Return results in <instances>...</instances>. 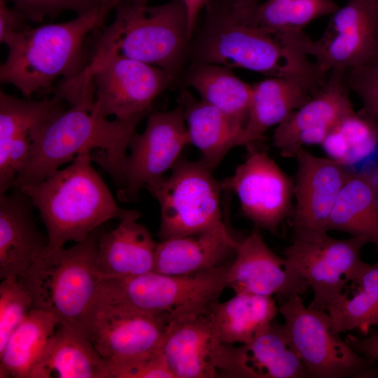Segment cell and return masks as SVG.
I'll return each instance as SVG.
<instances>
[{"label":"cell","mask_w":378,"mask_h":378,"mask_svg":"<svg viewBox=\"0 0 378 378\" xmlns=\"http://www.w3.org/2000/svg\"><path fill=\"white\" fill-rule=\"evenodd\" d=\"M257 1L211 0L203 29L192 48L195 62L242 68L269 77L321 80L304 32L277 33L260 25Z\"/></svg>","instance_id":"6da1fadb"},{"label":"cell","mask_w":378,"mask_h":378,"mask_svg":"<svg viewBox=\"0 0 378 378\" xmlns=\"http://www.w3.org/2000/svg\"><path fill=\"white\" fill-rule=\"evenodd\" d=\"M148 114L108 120L94 108L93 84L86 83L70 108L50 119L36 133L29 155L17 175L13 190L43 181L78 154L94 148L99 150L92 160L120 188L129 143L137 125Z\"/></svg>","instance_id":"7a4b0ae2"},{"label":"cell","mask_w":378,"mask_h":378,"mask_svg":"<svg viewBox=\"0 0 378 378\" xmlns=\"http://www.w3.org/2000/svg\"><path fill=\"white\" fill-rule=\"evenodd\" d=\"M91 160L90 152L81 153L68 167L17 190L39 212L48 233L46 251L60 249L69 241L80 242L111 219L141 216L119 206Z\"/></svg>","instance_id":"3957f363"},{"label":"cell","mask_w":378,"mask_h":378,"mask_svg":"<svg viewBox=\"0 0 378 378\" xmlns=\"http://www.w3.org/2000/svg\"><path fill=\"white\" fill-rule=\"evenodd\" d=\"M111 10L99 6L68 22L10 34L3 42L8 56L0 66L1 82L13 85L30 98L36 91H49L59 76H75L86 66L85 38L104 26Z\"/></svg>","instance_id":"277c9868"},{"label":"cell","mask_w":378,"mask_h":378,"mask_svg":"<svg viewBox=\"0 0 378 378\" xmlns=\"http://www.w3.org/2000/svg\"><path fill=\"white\" fill-rule=\"evenodd\" d=\"M98 229L73 246L45 251L18 276L33 308L54 314L59 323L89 337L103 275L97 264Z\"/></svg>","instance_id":"5b68a950"},{"label":"cell","mask_w":378,"mask_h":378,"mask_svg":"<svg viewBox=\"0 0 378 378\" xmlns=\"http://www.w3.org/2000/svg\"><path fill=\"white\" fill-rule=\"evenodd\" d=\"M115 10L113 21L97 29L90 62L121 55L159 67L174 76L191 37L183 2L172 0L148 6L125 1Z\"/></svg>","instance_id":"8992f818"},{"label":"cell","mask_w":378,"mask_h":378,"mask_svg":"<svg viewBox=\"0 0 378 378\" xmlns=\"http://www.w3.org/2000/svg\"><path fill=\"white\" fill-rule=\"evenodd\" d=\"M230 263L188 275L153 271L125 277L103 276L99 300L173 323L209 312L227 288Z\"/></svg>","instance_id":"52a82bcc"},{"label":"cell","mask_w":378,"mask_h":378,"mask_svg":"<svg viewBox=\"0 0 378 378\" xmlns=\"http://www.w3.org/2000/svg\"><path fill=\"white\" fill-rule=\"evenodd\" d=\"M200 160L179 158L172 173L146 188L160 209V241L200 233L223 225L221 181Z\"/></svg>","instance_id":"ba28073f"},{"label":"cell","mask_w":378,"mask_h":378,"mask_svg":"<svg viewBox=\"0 0 378 378\" xmlns=\"http://www.w3.org/2000/svg\"><path fill=\"white\" fill-rule=\"evenodd\" d=\"M292 345L313 378H376V362L340 337L324 311L306 307L298 293L279 301Z\"/></svg>","instance_id":"9c48e42d"},{"label":"cell","mask_w":378,"mask_h":378,"mask_svg":"<svg viewBox=\"0 0 378 378\" xmlns=\"http://www.w3.org/2000/svg\"><path fill=\"white\" fill-rule=\"evenodd\" d=\"M82 71L91 76L96 111L119 120L149 113L153 101L174 77L159 67L117 55L90 62Z\"/></svg>","instance_id":"30bf717a"},{"label":"cell","mask_w":378,"mask_h":378,"mask_svg":"<svg viewBox=\"0 0 378 378\" xmlns=\"http://www.w3.org/2000/svg\"><path fill=\"white\" fill-rule=\"evenodd\" d=\"M367 242L358 237L335 239L329 235L312 241H292L283 254L309 284L314 298L309 307L327 312L343 295L369 263L361 258Z\"/></svg>","instance_id":"8fae6325"},{"label":"cell","mask_w":378,"mask_h":378,"mask_svg":"<svg viewBox=\"0 0 378 378\" xmlns=\"http://www.w3.org/2000/svg\"><path fill=\"white\" fill-rule=\"evenodd\" d=\"M190 144L183 110L179 105L148 116L142 134L132 135L122 168V185L117 197L122 202L138 200L143 188L160 180L172 169L187 145Z\"/></svg>","instance_id":"7c38bea8"},{"label":"cell","mask_w":378,"mask_h":378,"mask_svg":"<svg viewBox=\"0 0 378 378\" xmlns=\"http://www.w3.org/2000/svg\"><path fill=\"white\" fill-rule=\"evenodd\" d=\"M255 145L246 146L245 161L221 184L236 194L242 213L257 228L276 233L291 211L294 181Z\"/></svg>","instance_id":"4fadbf2b"},{"label":"cell","mask_w":378,"mask_h":378,"mask_svg":"<svg viewBox=\"0 0 378 378\" xmlns=\"http://www.w3.org/2000/svg\"><path fill=\"white\" fill-rule=\"evenodd\" d=\"M295 206L292 224L293 240L318 241L328 234V222L337 197L354 171L330 158L316 156L304 148L295 157Z\"/></svg>","instance_id":"5bb4252c"},{"label":"cell","mask_w":378,"mask_h":378,"mask_svg":"<svg viewBox=\"0 0 378 378\" xmlns=\"http://www.w3.org/2000/svg\"><path fill=\"white\" fill-rule=\"evenodd\" d=\"M172 323L99 301L89 337L109 370L161 351Z\"/></svg>","instance_id":"9a60e30c"},{"label":"cell","mask_w":378,"mask_h":378,"mask_svg":"<svg viewBox=\"0 0 378 378\" xmlns=\"http://www.w3.org/2000/svg\"><path fill=\"white\" fill-rule=\"evenodd\" d=\"M161 351L174 378L237 377L235 346L220 340L209 312L171 324Z\"/></svg>","instance_id":"2e32d148"},{"label":"cell","mask_w":378,"mask_h":378,"mask_svg":"<svg viewBox=\"0 0 378 378\" xmlns=\"http://www.w3.org/2000/svg\"><path fill=\"white\" fill-rule=\"evenodd\" d=\"M311 55L320 71L349 70L370 63L378 44V2L349 0L330 15Z\"/></svg>","instance_id":"e0dca14e"},{"label":"cell","mask_w":378,"mask_h":378,"mask_svg":"<svg viewBox=\"0 0 378 378\" xmlns=\"http://www.w3.org/2000/svg\"><path fill=\"white\" fill-rule=\"evenodd\" d=\"M346 70L335 69L321 90L276 126L273 144L281 156L294 158L307 145H321L331 130L353 113Z\"/></svg>","instance_id":"ac0fdd59"},{"label":"cell","mask_w":378,"mask_h":378,"mask_svg":"<svg viewBox=\"0 0 378 378\" xmlns=\"http://www.w3.org/2000/svg\"><path fill=\"white\" fill-rule=\"evenodd\" d=\"M234 256L227 280V288L234 293L275 295L280 301L309 288L288 260L267 246L258 228L239 241Z\"/></svg>","instance_id":"d6986e66"},{"label":"cell","mask_w":378,"mask_h":378,"mask_svg":"<svg viewBox=\"0 0 378 378\" xmlns=\"http://www.w3.org/2000/svg\"><path fill=\"white\" fill-rule=\"evenodd\" d=\"M326 81L306 78L269 77L251 85L249 114L241 146L246 147L261 141L268 129L283 122L314 96Z\"/></svg>","instance_id":"ffe728a7"},{"label":"cell","mask_w":378,"mask_h":378,"mask_svg":"<svg viewBox=\"0 0 378 378\" xmlns=\"http://www.w3.org/2000/svg\"><path fill=\"white\" fill-rule=\"evenodd\" d=\"M0 194V278L20 276L46 250L31 200L20 190Z\"/></svg>","instance_id":"44dd1931"},{"label":"cell","mask_w":378,"mask_h":378,"mask_svg":"<svg viewBox=\"0 0 378 378\" xmlns=\"http://www.w3.org/2000/svg\"><path fill=\"white\" fill-rule=\"evenodd\" d=\"M239 241L225 224L209 230L158 243L154 272L188 275L220 266L235 253Z\"/></svg>","instance_id":"7402d4cb"},{"label":"cell","mask_w":378,"mask_h":378,"mask_svg":"<svg viewBox=\"0 0 378 378\" xmlns=\"http://www.w3.org/2000/svg\"><path fill=\"white\" fill-rule=\"evenodd\" d=\"M127 216L108 232L99 233L97 264L105 277H125L154 271L158 243L148 228Z\"/></svg>","instance_id":"603a6c76"},{"label":"cell","mask_w":378,"mask_h":378,"mask_svg":"<svg viewBox=\"0 0 378 378\" xmlns=\"http://www.w3.org/2000/svg\"><path fill=\"white\" fill-rule=\"evenodd\" d=\"M111 378L88 336L59 323L29 378Z\"/></svg>","instance_id":"cb8c5ba5"},{"label":"cell","mask_w":378,"mask_h":378,"mask_svg":"<svg viewBox=\"0 0 378 378\" xmlns=\"http://www.w3.org/2000/svg\"><path fill=\"white\" fill-rule=\"evenodd\" d=\"M239 378H304L308 372L284 325L272 323L251 342L235 346Z\"/></svg>","instance_id":"d4e9b609"},{"label":"cell","mask_w":378,"mask_h":378,"mask_svg":"<svg viewBox=\"0 0 378 378\" xmlns=\"http://www.w3.org/2000/svg\"><path fill=\"white\" fill-rule=\"evenodd\" d=\"M190 144L202 153V161L213 171L234 147L241 146L244 128L202 99L182 92L178 99Z\"/></svg>","instance_id":"484cf974"},{"label":"cell","mask_w":378,"mask_h":378,"mask_svg":"<svg viewBox=\"0 0 378 378\" xmlns=\"http://www.w3.org/2000/svg\"><path fill=\"white\" fill-rule=\"evenodd\" d=\"M327 230L360 237L374 244L378 251L377 172H352L337 197Z\"/></svg>","instance_id":"4316f807"},{"label":"cell","mask_w":378,"mask_h":378,"mask_svg":"<svg viewBox=\"0 0 378 378\" xmlns=\"http://www.w3.org/2000/svg\"><path fill=\"white\" fill-rule=\"evenodd\" d=\"M279 312L274 298L235 293L228 300L214 302L209 310L220 340L227 344H247L265 332Z\"/></svg>","instance_id":"83f0119b"},{"label":"cell","mask_w":378,"mask_h":378,"mask_svg":"<svg viewBox=\"0 0 378 378\" xmlns=\"http://www.w3.org/2000/svg\"><path fill=\"white\" fill-rule=\"evenodd\" d=\"M59 323L54 314L33 308L0 350V378H29Z\"/></svg>","instance_id":"f1b7e54d"},{"label":"cell","mask_w":378,"mask_h":378,"mask_svg":"<svg viewBox=\"0 0 378 378\" xmlns=\"http://www.w3.org/2000/svg\"><path fill=\"white\" fill-rule=\"evenodd\" d=\"M231 69L218 64L195 62L188 71L186 81L201 99L244 128L249 114L252 88Z\"/></svg>","instance_id":"f546056e"},{"label":"cell","mask_w":378,"mask_h":378,"mask_svg":"<svg viewBox=\"0 0 378 378\" xmlns=\"http://www.w3.org/2000/svg\"><path fill=\"white\" fill-rule=\"evenodd\" d=\"M351 283L358 286L356 292L352 296L344 293L327 312L340 333L358 330L365 335L378 326V259Z\"/></svg>","instance_id":"4dcf8cb0"},{"label":"cell","mask_w":378,"mask_h":378,"mask_svg":"<svg viewBox=\"0 0 378 378\" xmlns=\"http://www.w3.org/2000/svg\"><path fill=\"white\" fill-rule=\"evenodd\" d=\"M64 100L52 98L20 99L0 91V155L16 137L34 134L48 121L65 110Z\"/></svg>","instance_id":"1f68e13d"},{"label":"cell","mask_w":378,"mask_h":378,"mask_svg":"<svg viewBox=\"0 0 378 378\" xmlns=\"http://www.w3.org/2000/svg\"><path fill=\"white\" fill-rule=\"evenodd\" d=\"M378 144V122L363 110L343 118L321 146L328 158L347 166L369 156Z\"/></svg>","instance_id":"d6a6232c"},{"label":"cell","mask_w":378,"mask_h":378,"mask_svg":"<svg viewBox=\"0 0 378 378\" xmlns=\"http://www.w3.org/2000/svg\"><path fill=\"white\" fill-rule=\"evenodd\" d=\"M339 8L333 0H265L253 10L255 20L277 33L303 31L314 20Z\"/></svg>","instance_id":"836d02e7"},{"label":"cell","mask_w":378,"mask_h":378,"mask_svg":"<svg viewBox=\"0 0 378 378\" xmlns=\"http://www.w3.org/2000/svg\"><path fill=\"white\" fill-rule=\"evenodd\" d=\"M0 284V350L13 330L33 309V299L18 276H8Z\"/></svg>","instance_id":"e575fe53"},{"label":"cell","mask_w":378,"mask_h":378,"mask_svg":"<svg viewBox=\"0 0 378 378\" xmlns=\"http://www.w3.org/2000/svg\"><path fill=\"white\" fill-rule=\"evenodd\" d=\"M25 18L41 22L46 17H53L63 10H72L78 15L102 6L99 0H8Z\"/></svg>","instance_id":"d590c367"},{"label":"cell","mask_w":378,"mask_h":378,"mask_svg":"<svg viewBox=\"0 0 378 378\" xmlns=\"http://www.w3.org/2000/svg\"><path fill=\"white\" fill-rule=\"evenodd\" d=\"M345 83L361 100L363 110L378 122V65L369 63L346 71Z\"/></svg>","instance_id":"8d00e7d4"},{"label":"cell","mask_w":378,"mask_h":378,"mask_svg":"<svg viewBox=\"0 0 378 378\" xmlns=\"http://www.w3.org/2000/svg\"><path fill=\"white\" fill-rule=\"evenodd\" d=\"M111 378H174L162 351L111 370Z\"/></svg>","instance_id":"74e56055"},{"label":"cell","mask_w":378,"mask_h":378,"mask_svg":"<svg viewBox=\"0 0 378 378\" xmlns=\"http://www.w3.org/2000/svg\"><path fill=\"white\" fill-rule=\"evenodd\" d=\"M8 0H0V43L11 34L22 31L25 18L15 8L7 6Z\"/></svg>","instance_id":"f35d334b"},{"label":"cell","mask_w":378,"mask_h":378,"mask_svg":"<svg viewBox=\"0 0 378 378\" xmlns=\"http://www.w3.org/2000/svg\"><path fill=\"white\" fill-rule=\"evenodd\" d=\"M345 341L358 354L378 362V332L370 331L367 335L358 337L348 334Z\"/></svg>","instance_id":"ab89813d"},{"label":"cell","mask_w":378,"mask_h":378,"mask_svg":"<svg viewBox=\"0 0 378 378\" xmlns=\"http://www.w3.org/2000/svg\"><path fill=\"white\" fill-rule=\"evenodd\" d=\"M187 12L188 29L190 36L195 30L199 14L211 0H181Z\"/></svg>","instance_id":"60d3db41"},{"label":"cell","mask_w":378,"mask_h":378,"mask_svg":"<svg viewBox=\"0 0 378 378\" xmlns=\"http://www.w3.org/2000/svg\"><path fill=\"white\" fill-rule=\"evenodd\" d=\"M127 0H99L101 6L110 8L111 10L115 9V8L122 2Z\"/></svg>","instance_id":"b9f144b4"},{"label":"cell","mask_w":378,"mask_h":378,"mask_svg":"<svg viewBox=\"0 0 378 378\" xmlns=\"http://www.w3.org/2000/svg\"><path fill=\"white\" fill-rule=\"evenodd\" d=\"M370 63L374 64L376 65H378V44L375 50V52L374 54V56ZM369 64V63H368Z\"/></svg>","instance_id":"7bdbcfd3"},{"label":"cell","mask_w":378,"mask_h":378,"mask_svg":"<svg viewBox=\"0 0 378 378\" xmlns=\"http://www.w3.org/2000/svg\"><path fill=\"white\" fill-rule=\"evenodd\" d=\"M137 5H147L148 0H127Z\"/></svg>","instance_id":"ee69618b"},{"label":"cell","mask_w":378,"mask_h":378,"mask_svg":"<svg viewBox=\"0 0 378 378\" xmlns=\"http://www.w3.org/2000/svg\"><path fill=\"white\" fill-rule=\"evenodd\" d=\"M377 188H378V172H377Z\"/></svg>","instance_id":"f6af8a7d"},{"label":"cell","mask_w":378,"mask_h":378,"mask_svg":"<svg viewBox=\"0 0 378 378\" xmlns=\"http://www.w3.org/2000/svg\"><path fill=\"white\" fill-rule=\"evenodd\" d=\"M370 1L378 2V0H370Z\"/></svg>","instance_id":"bcb514c9"},{"label":"cell","mask_w":378,"mask_h":378,"mask_svg":"<svg viewBox=\"0 0 378 378\" xmlns=\"http://www.w3.org/2000/svg\"><path fill=\"white\" fill-rule=\"evenodd\" d=\"M252 1H258V0H252Z\"/></svg>","instance_id":"7dc6e473"}]
</instances>
